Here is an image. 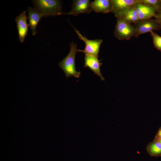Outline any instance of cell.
I'll list each match as a JSON object with an SVG mask.
<instances>
[{
  "instance_id": "4",
  "label": "cell",
  "mask_w": 161,
  "mask_h": 161,
  "mask_svg": "<svg viewBox=\"0 0 161 161\" xmlns=\"http://www.w3.org/2000/svg\"><path fill=\"white\" fill-rule=\"evenodd\" d=\"M72 26L75 30L79 38L83 41L85 44L84 49L83 50L79 49V52H83L85 54L90 55L98 58L100 47L103 41V40L88 39L85 36L82 35L78 30H76L72 25Z\"/></svg>"
},
{
  "instance_id": "6",
  "label": "cell",
  "mask_w": 161,
  "mask_h": 161,
  "mask_svg": "<svg viewBox=\"0 0 161 161\" xmlns=\"http://www.w3.org/2000/svg\"><path fill=\"white\" fill-rule=\"evenodd\" d=\"M26 13L25 11L23 12L15 19L17 24L18 39L21 43L24 42L28 30L29 25L27 22L28 18Z\"/></svg>"
},
{
  "instance_id": "14",
  "label": "cell",
  "mask_w": 161,
  "mask_h": 161,
  "mask_svg": "<svg viewBox=\"0 0 161 161\" xmlns=\"http://www.w3.org/2000/svg\"><path fill=\"white\" fill-rule=\"evenodd\" d=\"M147 150L152 156L161 157V143L155 140L148 145Z\"/></svg>"
},
{
  "instance_id": "7",
  "label": "cell",
  "mask_w": 161,
  "mask_h": 161,
  "mask_svg": "<svg viewBox=\"0 0 161 161\" xmlns=\"http://www.w3.org/2000/svg\"><path fill=\"white\" fill-rule=\"evenodd\" d=\"M89 0H75L73 1L71 10L64 14L76 16L80 13H89L92 11Z\"/></svg>"
},
{
  "instance_id": "3",
  "label": "cell",
  "mask_w": 161,
  "mask_h": 161,
  "mask_svg": "<svg viewBox=\"0 0 161 161\" xmlns=\"http://www.w3.org/2000/svg\"><path fill=\"white\" fill-rule=\"evenodd\" d=\"M117 23L114 31V36L120 40H129L135 37V29L134 25L123 19L117 18Z\"/></svg>"
},
{
  "instance_id": "2",
  "label": "cell",
  "mask_w": 161,
  "mask_h": 161,
  "mask_svg": "<svg viewBox=\"0 0 161 161\" xmlns=\"http://www.w3.org/2000/svg\"><path fill=\"white\" fill-rule=\"evenodd\" d=\"M70 50L68 55L58 64V65L65 74L66 78L73 76L80 77V72L77 71L75 65V58L79 52L77 44L72 42L70 44Z\"/></svg>"
},
{
  "instance_id": "19",
  "label": "cell",
  "mask_w": 161,
  "mask_h": 161,
  "mask_svg": "<svg viewBox=\"0 0 161 161\" xmlns=\"http://www.w3.org/2000/svg\"><path fill=\"white\" fill-rule=\"evenodd\" d=\"M158 141H159V142H160V143H161V140H157Z\"/></svg>"
},
{
  "instance_id": "11",
  "label": "cell",
  "mask_w": 161,
  "mask_h": 161,
  "mask_svg": "<svg viewBox=\"0 0 161 161\" xmlns=\"http://www.w3.org/2000/svg\"><path fill=\"white\" fill-rule=\"evenodd\" d=\"M135 6L139 20L151 18L156 15L157 9L154 7L141 2L136 4Z\"/></svg>"
},
{
  "instance_id": "15",
  "label": "cell",
  "mask_w": 161,
  "mask_h": 161,
  "mask_svg": "<svg viewBox=\"0 0 161 161\" xmlns=\"http://www.w3.org/2000/svg\"><path fill=\"white\" fill-rule=\"evenodd\" d=\"M150 33L155 47L161 52V36L154 31Z\"/></svg>"
},
{
  "instance_id": "12",
  "label": "cell",
  "mask_w": 161,
  "mask_h": 161,
  "mask_svg": "<svg viewBox=\"0 0 161 161\" xmlns=\"http://www.w3.org/2000/svg\"><path fill=\"white\" fill-rule=\"evenodd\" d=\"M92 11L103 14L107 13L112 11L111 0H95L91 2Z\"/></svg>"
},
{
  "instance_id": "9",
  "label": "cell",
  "mask_w": 161,
  "mask_h": 161,
  "mask_svg": "<svg viewBox=\"0 0 161 161\" xmlns=\"http://www.w3.org/2000/svg\"><path fill=\"white\" fill-rule=\"evenodd\" d=\"M112 11L116 17L119 14L137 4L141 0H111Z\"/></svg>"
},
{
  "instance_id": "16",
  "label": "cell",
  "mask_w": 161,
  "mask_h": 161,
  "mask_svg": "<svg viewBox=\"0 0 161 161\" xmlns=\"http://www.w3.org/2000/svg\"><path fill=\"white\" fill-rule=\"evenodd\" d=\"M141 3L154 7L157 10L161 4V0H141Z\"/></svg>"
},
{
  "instance_id": "1",
  "label": "cell",
  "mask_w": 161,
  "mask_h": 161,
  "mask_svg": "<svg viewBox=\"0 0 161 161\" xmlns=\"http://www.w3.org/2000/svg\"><path fill=\"white\" fill-rule=\"evenodd\" d=\"M32 1L34 7L42 14L44 17L64 14V13L62 10V4L60 1L34 0Z\"/></svg>"
},
{
  "instance_id": "18",
  "label": "cell",
  "mask_w": 161,
  "mask_h": 161,
  "mask_svg": "<svg viewBox=\"0 0 161 161\" xmlns=\"http://www.w3.org/2000/svg\"><path fill=\"white\" fill-rule=\"evenodd\" d=\"M155 140H161V127L159 129L155 137Z\"/></svg>"
},
{
  "instance_id": "10",
  "label": "cell",
  "mask_w": 161,
  "mask_h": 161,
  "mask_svg": "<svg viewBox=\"0 0 161 161\" xmlns=\"http://www.w3.org/2000/svg\"><path fill=\"white\" fill-rule=\"evenodd\" d=\"M29 26L31 30L32 34L35 35L37 33L36 28L43 15L35 8L28 7Z\"/></svg>"
},
{
  "instance_id": "17",
  "label": "cell",
  "mask_w": 161,
  "mask_h": 161,
  "mask_svg": "<svg viewBox=\"0 0 161 161\" xmlns=\"http://www.w3.org/2000/svg\"><path fill=\"white\" fill-rule=\"evenodd\" d=\"M155 20L161 26V4L157 10Z\"/></svg>"
},
{
  "instance_id": "5",
  "label": "cell",
  "mask_w": 161,
  "mask_h": 161,
  "mask_svg": "<svg viewBox=\"0 0 161 161\" xmlns=\"http://www.w3.org/2000/svg\"><path fill=\"white\" fill-rule=\"evenodd\" d=\"M135 29V37L161 29V26L155 19L150 18L139 20L134 25Z\"/></svg>"
},
{
  "instance_id": "13",
  "label": "cell",
  "mask_w": 161,
  "mask_h": 161,
  "mask_svg": "<svg viewBox=\"0 0 161 161\" xmlns=\"http://www.w3.org/2000/svg\"><path fill=\"white\" fill-rule=\"evenodd\" d=\"M116 17L121 18L131 24H135L139 20L135 4L121 13Z\"/></svg>"
},
{
  "instance_id": "8",
  "label": "cell",
  "mask_w": 161,
  "mask_h": 161,
  "mask_svg": "<svg viewBox=\"0 0 161 161\" xmlns=\"http://www.w3.org/2000/svg\"><path fill=\"white\" fill-rule=\"evenodd\" d=\"M84 66L89 68L96 75L100 77L102 80H105L103 77L100 69L102 64L98 58L88 54H85Z\"/></svg>"
}]
</instances>
